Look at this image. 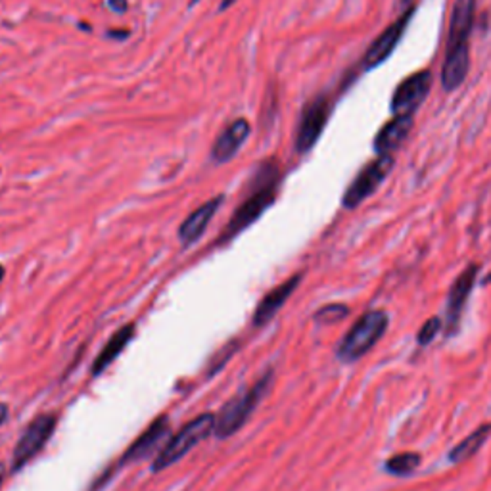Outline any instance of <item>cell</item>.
<instances>
[{
  "mask_svg": "<svg viewBox=\"0 0 491 491\" xmlns=\"http://www.w3.org/2000/svg\"><path fill=\"white\" fill-rule=\"evenodd\" d=\"M278 182H280V169H278V164L275 160H267V162L259 165L253 179H251L250 190H248L246 198L240 206L234 209V213L229 219L223 233L219 234L217 244L231 242L238 234L244 233L248 227L256 223L259 217L275 204Z\"/></svg>",
  "mask_w": 491,
  "mask_h": 491,
  "instance_id": "6da1fadb",
  "label": "cell"
},
{
  "mask_svg": "<svg viewBox=\"0 0 491 491\" xmlns=\"http://www.w3.org/2000/svg\"><path fill=\"white\" fill-rule=\"evenodd\" d=\"M271 384H273V369L263 372L261 378L253 386L231 397L221 407V411L215 414V430H213L215 438L227 440L238 430H242L251 413L256 411V407L261 403V399L269 394Z\"/></svg>",
  "mask_w": 491,
  "mask_h": 491,
  "instance_id": "7a4b0ae2",
  "label": "cell"
},
{
  "mask_svg": "<svg viewBox=\"0 0 491 491\" xmlns=\"http://www.w3.org/2000/svg\"><path fill=\"white\" fill-rule=\"evenodd\" d=\"M215 430V414L202 413L196 418H192L177 432L173 438L165 441V445L160 449V453L152 461V472H162L165 468L181 461L190 449H194L198 443L211 436Z\"/></svg>",
  "mask_w": 491,
  "mask_h": 491,
  "instance_id": "3957f363",
  "label": "cell"
},
{
  "mask_svg": "<svg viewBox=\"0 0 491 491\" xmlns=\"http://www.w3.org/2000/svg\"><path fill=\"white\" fill-rule=\"evenodd\" d=\"M389 319L384 311H367L355 320L338 345V357L344 363L359 361L367 355L388 330Z\"/></svg>",
  "mask_w": 491,
  "mask_h": 491,
  "instance_id": "277c9868",
  "label": "cell"
},
{
  "mask_svg": "<svg viewBox=\"0 0 491 491\" xmlns=\"http://www.w3.org/2000/svg\"><path fill=\"white\" fill-rule=\"evenodd\" d=\"M58 426V414L56 413H41L35 416L31 423L27 424L23 434L19 436L16 447H14V455H12V463H10V470L12 472H19L26 465H29L50 441L52 434Z\"/></svg>",
  "mask_w": 491,
  "mask_h": 491,
  "instance_id": "5b68a950",
  "label": "cell"
},
{
  "mask_svg": "<svg viewBox=\"0 0 491 491\" xmlns=\"http://www.w3.org/2000/svg\"><path fill=\"white\" fill-rule=\"evenodd\" d=\"M394 167V155L384 154L378 155L376 160H372L371 164H367L361 171L357 173V177L354 182L345 190L342 204L347 209H355L357 206H361L365 200L372 196L378 186L384 182V179L388 177L389 171Z\"/></svg>",
  "mask_w": 491,
  "mask_h": 491,
  "instance_id": "8992f818",
  "label": "cell"
},
{
  "mask_svg": "<svg viewBox=\"0 0 491 491\" xmlns=\"http://www.w3.org/2000/svg\"><path fill=\"white\" fill-rule=\"evenodd\" d=\"M328 117H330V102L325 95L317 96L305 104L300 123H298V131H296V140H293L298 154H307L311 148L317 144V140L327 127Z\"/></svg>",
  "mask_w": 491,
  "mask_h": 491,
  "instance_id": "52a82bcc",
  "label": "cell"
},
{
  "mask_svg": "<svg viewBox=\"0 0 491 491\" xmlns=\"http://www.w3.org/2000/svg\"><path fill=\"white\" fill-rule=\"evenodd\" d=\"M432 88L430 71H416L409 75L405 81L397 85L396 93L392 96V112L394 115H413L418 106L426 100Z\"/></svg>",
  "mask_w": 491,
  "mask_h": 491,
  "instance_id": "ba28073f",
  "label": "cell"
},
{
  "mask_svg": "<svg viewBox=\"0 0 491 491\" xmlns=\"http://www.w3.org/2000/svg\"><path fill=\"white\" fill-rule=\"evenodd\" d=\"M413 8L407 10L405 14H401L392 26L386 27V29L372 41L369 50L365 52V56H363V68L374 69L388 60L389 56L394 54V50H396L399 41H401V37L405 35L407 26H409V21H411V17H413Z\"/></svg>",
  "mask_w": 491,
  "mask_h": 491,
  "instance_id": "9c48e42d",
  "label": "cell"
},
{
  "mask_svg": "<svg viewBox=\"0 0 491 491\" xmlns=\"http://www.w3.org/2000/svg\"><path fill=\"white\" fill-rule=\"evenodd\" d=\"M167 436H169V416H167V414H162V416H157L154 423L150 424L146 430L138 436L137 440L131 443L129 447L125 449L119 465L144 461V459L154 455V453L157 455L160 449L165 445Z\"/></svg>",
  "mask_w": 491,
  "mask_h": 491,
  "instance_id": "30bf717a",
  "label": "cell"
},
{
  "mask_svg": "<svg viewBox=\"0 0 491 491\" xmlns=\"http://www.w3.org/2000/svg\"><path fill=\"white\" fill-rule=\"evenodd\" d=\"M480 273V265H468V267L455 278V282L451 285L447 293V311H445V328L447 334H455L461 317H463V309H465L466 300L472 292V288L476 285V276Z\"/></svg>",
  "mask_w": 491,
  "mask_h": 491,
  "instance_id": "8fae6325",
  "label": "cell"
},
{
  "mask_svg": "<svg viewBox=\"0 0 491 491\" xmlns=\"http://www.w3.org/2000/svg\"><path fill=\"white\" fill-rule=\"evenodd\" d=\"M303 275L302 273H296L290 278H286L285 282H280L278 286H275L271 292H267L261 302L258 303V307L253 311V317H251V322L256 328H263L265 325H269L271 320L275 319V315L278 311L282 309V305L288 302V298L292 296L298 286L302 282Z\"/></svg>",
  "mask_w": 491,
  "mask_h": 491,
  "instance_id": "7c38bea8",
  "label": "cell"
},
{
  "mask_svg": "<svg viewBox=\"0 0 491 491\" xmlns=\"http://www.w3.org/2000/svg\"><path fill=\"white\" fill-rule=\"evenodd\" d=\"M250 121L244 119V117H238V119L231 121L227 127H224L219 137L215 138L213 142V148H211V160L215 164H227L231 162L234 155L238 154V150L244 146L246 138L250 137Z\"/></svg>",
  "mask_w": 491,
  "mask_h": 491,
  "instance_id": "4fadbf2b",
  "label": "cell"
},
{
  "mask_svg": "<svg viewBox=\"0 0 491 491\" xmlns=\"http://www.w3.org/2000/svg\"><path fill=\"white\" fill-rule=\"evenodd\" d=\"M223 194L207 200L182 221L181 227H179V240H181L182 246H192L204 236V233L207 231V224L213 221V217L217 215L219 207L223 206Z\"/></svg>",
  "mask_w": 491,
  "mask_h": 491,
  "instance_id": "5bb4252c",
  "label": "cell"
},
{
  "mask_svg": "<svg viewBox=\"0 0 491 491\" xmlns=\"http://www.w3.org/2000/svg\"><path fill=\"white\" fill-rule=\"evenodd\" d=\"M476 0H455L451 21H449L447 48L468 46V39L474 27Z\"/></svg>",
  "mask_w": 491,
  "mask_h": 491,
  "instance_id": "9a60e30c",
  "label": "cell"
},
{
  "mask_svg": "<svg viewBox=\"0 0 491 491\" xmlns=\"http://www.w3.org/2000/svg\"><path fill=\"white\" fill-rule=\"evenodd\" d=\"M470 69V52L468 46H453L445 48V61L441 68V85L447 93H453L455 88L465 83L466 75Z\"/></svg>",
  "mask_w": 491,
  "mask_h": 491,
  "instance_id": "2e32d148",
  "label": "cell"
},
{
  "mask_svg": "<svg viewBox=\"0 0 491 491\" xmlns=\"http://www.w3.org/2000/svg\"><path fill=\"white\" fill-rule=\"evenodd\" d=\"M413 129V115H396L374 137V152L378 155L392 154L405 142Z\"/></svg>",
  "mask_w": 491,
  "mask_h": 491,
  "instance_id": "e0dca14e",
  "label": "cell"
},
{
  "mask_svg": "<svg viewBox=\"0 0 491 491\" xmlns=\"http://www.w3.org/2000/svg\"><path fill=\"white\" fill-rule=\"evenodd\" d=\"M135 334H137V325H135V322L123 325L119 330H115L112 338L104 344L102 352L96 355V359L93 361V367H90V374H93V376H100V374L125 352V347L129 345V342L135 338Z\"/></svg>",
  "mask_w": 491,
  "mask_h": 491,
  "instance_id": "ac0fdd59",
  "label": "cell"
},
{
  "mask_svg": "<svg viewBox=\"0 0 491 491\" xmlns=\"http://www.w3.org/2000/svg\"><path fill=\"white\" fill-rule=\"evenodd\" d=\"M490 434H491V424H482V426H478L468 438H465L461 443H457L455 447L449 451V461H451L453 465H461V463H465V461H468V459H472L476 453L483 447V443L488 441Z\"/></svg>",
  "mask_w": 491,
  "mask_h": 491,
  "instance_id": "d6986e66",
  "label": "cell"
},
{
  "mask_svg": "<svg viewBox=\"0 0 491 491\" xmlns=\"http://www.w3.org/2000/svg\"><path fill=\"white\" fill-rule=\"evenodd\" d=\"M421 466V455L418 453H399L394 455L386 461V472L392 476H411L413 472H416V468Z\"/></svg>",
  "mask_w": 491,
  "mask_h": 491,
  "instance_id": "ffe728a7",
  "label": "cell"
},
{
  "mask_svg": "<svg viewBox=\"0 0 491 491\" xmlns=\"http://www.w3.org/2000/svg\"><path fill=\"white\" fill-rule=\"evenodd\" d=\"M349 315V309L342 305V303H328L325 307H320L315 313V322L319 325H336L342 319H345Z\"/></svg>",
  "mask_w": 491,
  "mask_h": 491,
  "instance_id": "44dd1931",
  "label": "cell"
},
{
  "mask_svg": "<svg viewBox=\"0 0 491 491\" xmlns=\"http://www.w3.org/2000/svg\"><path fill=\"white\" fill-rule=\"evenodd\" d=\"M441 325H443V322H441L440 317H432V319L426 320L423 327H421V330H418V334H416V342H418V345L430 344L432 340L440 334Z\"/></svg>",
  "mask_w": 491,
  "mask_h": 491,
  "instance_id": "7402d4cb",
  "label": "cell"
},
{
  "mask_svg": "<svg viewBox=\"0 0 491 491\" xmlns=\"http://www.w3.org/2000/svg\"><path fill=\"white\" fill-rule=\"evenodd\" d=\"M108 6L115 14H125L129 10V0H108Z\"/></svg>",
  "mask_w": 491,
  "mask_h": 491,
  "instance_id": "603a6c76",
  "label": "cell"
},
{
  "mask_svg": "<svg viewBox=\"0 0 491 491\" xmlns=\"http://www.w3.org/2000/svg\"><path fill=\"white\" fill-rule=\"evenodd\" d=\"M106 35H108L110 39L125 41V39H129V37H131V31H129V29H110V31H108Z\"/></svg>",
  "mask_w": 491,
  "mask_h": 491,
  "instance_id": "cb8c5ba5",
  "label": "cell"
},
{
  "mask_svg": "<svg viewBox=\"0 0 491 491\" xmlns=\"http://www.w3.org/2000/svg\"><path fill=\"white\" fill-rule=\"evenodd\" d=\"M8 416H10L8 405H6V403H0V426L8 421Z\"/></svg>",
  "mask_w": 491,
  "mask_h": 491,
  "instance_id": "d4e9b609",
  "label": "cell"
},
{
  "mask_svg": "<svg viewBox=\"0 0 491 491\" xmlns=\"http://www.w3.org/2000/svg\"><path fill=\"white\" fill-rule=\"evenodd\" d=\"M234 4V0H224V2H221V6L217 8V12H224L227 8H231Z\"/></svg>",
  "mask_w": 491,
  "mask_h": 491,
  "instance_id": "484cf974",
  "label": "cell"
},
{
  "mask_svg": "<svg viewBox=\"0 0 491 491\" xmlns=\"http://www.w3.org/2000/svg\"><path fill=\"white\" fill-rule=\"evenodd\" d=\"M4 478H6V465H4V463H0V488H2Z\"/></svg>",
  "mask_w": 491,
  "mask_h": 491,
  "instance_id": "4316f807",
  "label": "cell"
},
{
  "mask_svg": "<svg viewBox=\"0 0 491 491\" xmlns=\"http://www.w3.org/2000/svg\"><path fill=\"white\" fill-rule=\"evenodd\" d=\"M4 275H6V271H4V267L0 265V282H2V278H4Z\"/></svg>",
  "mask_w": 491,
  "mask_h": 491,
  "instance_id": "83f0119b",
  "label": "cell"
},
{
  "mask_svg": "<svg viewBox=\"0 0 491 491\" xmlns=\"http://www.w3.org/2000/svg\"><path fill=\"white\" fill-rule=\"evenodd\" d=\"M79 27H81V29H86V31L90 29V26H88V23H79Z\"/></svg>",
  "mask_w": 491,
  "mask_h": 491,
  "instance_id": "f1b7e54d",
  "label": "cell"
},
{
  "mask_svg": "<svg viewBox=\"0 0 491 491\" xmlns=\"http://www.w3.org/2000/svg\"><path fill=\"white\" fill-rule=\"evenodd\" d=\"M198 2H200V0H190V8H192L194 4H198Z\"/></svg>",
  "mask_w": 491,
  "mask_h": 491,
  "instance_id": "f546056e",
  "label": "cell"
},
{
  "mask_svg": "<svg viewBox=\"0 0 491 491\" xmlns=\"http://www.w3.org/2000/svg\"><path fill=\"white\" fill-rule=\"evenodd\" d=\"M485 282H491V275L488 276V278H485Z\"/></svg>",
  "mask_w": 491,
  "mask_h": 491,
  "instance_id": "4dcf8cb0",
  "label": "cell"
},
{
  "mask_svg": "<svg viewBox=\"0 0 491 491\" xmlns=\"http://www.w3.org/2000/svg\"><path fill=\"white\" fill-rule=\"evenodd\" d=\"M409 2H411V0H403V4H409Z\"/></svg>",
  "mask_w": 491,
  "mask_h": 491,
  "instance_id": "1f68e13d",
  "label": "cell"
}]
</instances>
